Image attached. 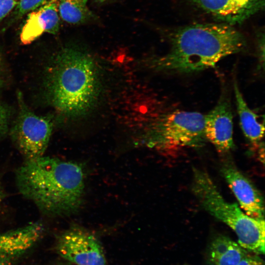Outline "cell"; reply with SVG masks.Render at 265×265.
<instances>
[{"label": "cell", "mask_w": 265, "mask_h": 265, "mask_svg": "<svg viewBox=\"0 0 265 265\" xmlns=\"http://www.w3.org/2000/svg\"><path fill=\"white\" fill-rule=\"evenodd\" d=\"M17 188L44 215H69L80 207L84 172L76 162L42 156L26 160L17 170Z\"/></svg>", "instance_id": "1"}, {"label": "cell", "mask_w": 265, "mask_h": 265, "mask_svg": "<svg viewBox=\"0 0 265 265\" xmlns=\"http://www.w3.org/2000/svg\"><path fill=\"white\" fill-rule=\"evenodd\" d=\"M100 82L92 58L73 46L62 47L53 54L44 73L48 102L69 117L80 116L92 108L100 94Z\"/></svg>", "instance_id": "2"}, {"label": "cell", "mask_w": 265, "mask_h": 265, "mask_svg": "<svg viewBox=\"0 0 265 265\" xmlns=\"http://www.w3.org/2000/svg\"><path fill=\"white\" fill-rule=\"evenodd\" d=\"M170 49L156 59L155 67L187 74L214 67L224 57L241 51L243 35L226 24H196L178 29L171 38Z\"/></svg>", "instance_id": "3"}, {"label": "cell", "mask_w": 265, "mask_h": 265, "mask_svg": "<svg viewBox=\"0 0 265 265\" xmlns=\"http://www.w3.org/2000/svg\"><path fill=\"white\" fill-rule=\"evenodd\" d=\"M192 190L202 207L230 227L236 234L238 243L246 251L264 254V219L247 215L236 203L226 201L206 172L193 169Z\"/></svg>", "instance_id": "4"}, {"label": "cell", "mask_w": 265, "mask_h": 265, "mask_svg": "<svg viewBox=\"0 0 265 265\" xmlns=\"http://www.w3.org/2000/svg\"><path fill=\"white\" fill-rule=\"evenodd\" d=\"M148 138L149 144L165 151L202 146L206 139L205 115L183 110L164 114L154 123Z\"/></svg>", "instance_id": "5"}, {"label": "cell", "mask_w": 265, "mask_h": 265, "mask_svg": "<svg viewBox=\"0 0 265 265\" xmlns=\"http://www.w3.org/2000/svg\"><path fill=\"white\" fill-rule=\"evenodd\" d=\"M17 96L19 111L10 130L11 139L26 160L42 157L52 134L53 118L36 114L26 105L20 91Z\"/></svg>", "instance_id": "6"}, {"label": "cell", "mask_w": 265, "mask_h": 265, "mask_svg": "<svg viewBox=\"0 0 265 265\" xmlns=\"http://www.w3.org/2000/svg\"><path fill=\"white\" fill-rule=\"evenodd\" d=\"M57 250L76 265H106L103 247L97 238L80 228H72L59 237Z\"/></svg>", "instance_id": "7"}, {"label": "cell", "mask_w": 265, "mask_h": 265, "mask_svg": "<svg viewBox=\"0 0 265 265\" xmlns=\"http://www.w3.org/2000/svg\"><path fill=\"white\" fill-rule=\"evenodd\" d=\"M233 115L230 103L222 95L216 105L205 115V134L220 153H226L234 146Z\"/></svg>", "instance_id": "8"}, {"label": "cell", "mask_w": 265, "mask_h": 265, "mask_svg": "<svg viewBox=\"0 0 265 265\" xmlns=\"http://www.w3.org/2000/svg\"><path fill=\"white\" fill-rule=\"evenodd\" d=\"M214 18L231 25L240 24L264 7L265 0H191Z\"/></svg>", "instance_id": "9"}, {"label": "cell", "mask_w": 265, "mask_h": 265, "mask_svg": "<svg viewBox=\"0 0 265 265\" xmlns=\"http://www.w3.org/2000/svg\"><path fill=\"white\" fill-rule=\"evenodd\" d=\"M222 172L241 209L251 217L264 219V200L252 183L231 164L224 165Z\"/></svg>", "instance_id": "10"}, {"label": "cell", "mask_w": 265, "mask_h": 265, "mask_svg": "<svg viewBox=\"0 0 265 265\" xmlns=\"http://www.w3.org/2000/svg\"><path fill=\"white\" fill-rule=\"evenodd\" d=\"M59 0H47L40 7L28 13L20 33L22 43L29 44L45 32L52 34L58 32L60 25Z\"/></svg>", "instance_id": "11"}, {"label": "cell", "mask_w": 265, "mask_h": 265, "mask_svg": "<svg viewBox=\"0 0 265 265\" xmlns=\"http://www.w3.org/2000/svg\"><path fill=\"white\" fill-rule=\"evenodd\" d=\"M44 231L43 225L36 222L0 233V254L14 259L32 247L40 238Z\"/></svg>", "instance_id": "12"}, {"label": "cell", "mask_w": 265, "mask_h": 265, "mask_svg": "<svg viewBox=\"0 0 265 265\" xmlns=\"http://www.w3.org/2000/svg\"><path fill=\"white\" fill-rule=\"evenodd\" d=\"M247 251L228 237L219 236L211 242L208 259L211 265H237Z\"/></svg>", "instance_id": "13"}, {"label": "cell", "mask_w": 265, "mask_h": 265, "mask_svg": "<svg viewBox=\"0 0 265 265\" xmlns=\"http://www.w3.org/2000/svg\"><path fill=\"white\" fill-rule=\"evenodd\" d=\"M234 89L242 131L252 144L258 145L264 136V122L261 123L258 115L248 107L236 81H234Z\"/></svg>", "instance_id": "14"}, {"label": "cell", "mask_w": 265, "mask_h": 265, "mask_svg": "<svg viewBox=\"0 0 265 265\" xmlns=\"http://www.w3.org/2000/svg\"><path fill=\"white\" fill-rule=\"evenodd\" d=\"M87 0H59V15L66 23L80 25L89 22L95 15L87 6Z\"/></svg>", "instance_id": "15"}, {"label": "cell", "mask_w": 265, "mask_h": 265, "mask_svg": "<svg viewBox=\"0 0 265 265\" xmlns=\"http://www.w3.org/2000/svg\"><path fill=\"white\" fill-rule=\"evenodd\" d=\"M47 0H20L16 7L15 17H22L25 14L33 11L42 5Z\"/></svg>", "instance_id": "16"}, {"label": "cell", "mask_w": 265, "mask_h": 265, "mask_svg": "<svg viewBox=\"0 0 265 265\" xmlns=\"http://www.w3.org/2000/svg\"><path fill=\"white\" fill-rule=\"evenodd\" d=\"M11 115L10 107L0 102V140L4 137L9 131V121Z\"/></svg>", "instance_id": "17"}, {"label": "cell", "mask_w": 265, "mask_h": 265, "mask_svg": "<svg viewBox=\"0 0 265 265\" xmlns=\"http://www.w3.org/2000/svg\"><path fill=\"white\" fill-rule=\"evenodd\" d=\"M20 0H0V22L17 6Z\"/></svg>", "instance_id": "18"}, {"label": "cell", "mask_w": 265, "mask_h": 265, "mask_svg": "<svg viewBox=\"0 0 265 265\" xmlns=\"http://www.w3.org/2000/svg\"><path fill=\"white\" fill-rule=\"evenodd\" d=\"M237 265H265V263L257 255H250L248 254Z\"/></svg>", "instance_id": "19"}, {"label": "cell", "mask_w": 265, "mask_h": 265, "mask_svg": "<svg viewBox=\"0 0 265 265\" xmlns=\"http://www.w3.org/2000/svg\"><path fill=\"white\" fill-rule=\"evenodd\" d=\"M13 259L0 254V265H13Z\"/></svg>", "instance_id": "20"}, {"label": "cell", "mask_w": 265, "mask_h": 265, "mask_svg": "<svg viewBox=\"0 0 265 265\" xmlns=\"http://www.w3.org/2000/svg\"><path fill=\"white\" fill-rule=\"evenodd\" d=\"M3 82V62L1 53L0 51V88Z\"/></svg>", "instance_id": "21"}, {"label": "cell", "mask_w": 265, "mask_h": 265, "mask_svg": "<svg viewBox=\"0 0 265 265\" xmlns=\"http://www.w3.org/2000/svg\"><path fill=\"white\" fill-rule=\"evenodd\" d=\"M4 193L0 184V212H1L2 204L4 199Z\"/></svg>", "instance_id": "22"}, {"label": "cell", "mask_w": 265, "mask_h": 265, "mask_svg": "<svg viewBox=\"0 0 265 265\" xmlns=\"http://www.w3.org/2000/svg\"><path fill=\"white\" fill-rule=\"evenodd\" d=\"M108 0H94L95 2H98V3H103Z\"/></svg>", "instance_id": "23"}]
</instances>
